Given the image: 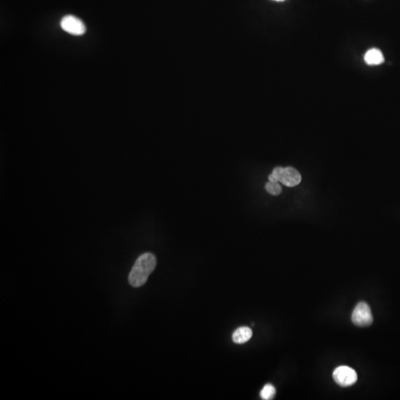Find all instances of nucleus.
Masks as SVG:
<instances>
[{
    "instance_id": "obj_1",
    "label": "nucleus",
    "mask_w": 400,
    "mask_h": 400,
    "mask_svg": "<svg viewBox=\"0 0 400 400\" xmlns=\"http://www.w3.org/2000/svg\"><path fill=\"white\" fill-rule=\"evenodd\" d=\"M156 258L151 253H145L138 257L128 276L130 285L139 288L146 284L148 276L154 271Z\"/></svg>"
},
{
    "instance_id": "obj_4",
    "label": "nucleus",
    "mask_w": 400,
    "mask_h": 400,
    "mask_svg": "<svg viewBox=\"0 0 400 400\" xmlns=\"http://www.w3.org/2000/svg\"><path fill=\"white\" fill-rule=\"evenodd\" d=\"M333 378L340 386H351L357 381V373L351 367L339 366L333 371Z\"/></svg>"
},
{
    "instance_id": "obj_2",
    "label": "nucleus",
    "mask_w": 400,
    "mask_h": 400,
    "mask_svg": "<svg viewBox=\"0 0 400 400\" xmlns=\"http://www.w3.org/2000/svg\"><path fill=\"white\" fill-rule=\"evenodd\" d=\"M268 179L275 183H283L287 187H295L301 183L302 176L299 171L292 167H276L273 170L272 173L268 176Z\"/></svg>"
},
{
    "instance_id": "obj_3",
    "label": "nucleus",
    "mask_w": 400,
    "mask_h": 400,
    "mask_svg": "<svg viewBox=\"0 0 400 400\" xmlns=\"http://www.w3.org/2000/svg\"><path fill=\"white\" fill-rule=\"evenodd\" d=\"M353 324L359 327L369 326L373 323V315L371 308L365 302L358 303L351 316Z\"/></svg>"
},
{
    "instance_id": "obj_8",
    "label": "nucleus",
    "mask_w": 400,
    "mask_h": 400,
    "mask_svg": "<svg viewBox=\"0 0 400 400\" xmlns=\"http://www.w3.org/2000/svg\"><path fill=\"white\" fill-rule=\"evenodd\" d=\"M275 394H276V388L271 384L266 385L260 391V396L262 399L265 400L273 399Z\"/></svg>"
},
{
    "instance_id": "obj_5",
    "label": "nucleus",
    "mask_w": 400,
    "mask_h": 400,
    "mask_svg": "<svg viewBox=\"0 0 400 400\" xmlns=\"http://www.w3.org/2000/svg\"><path fill=\"white\" fill-rule=\"evenodd\" d=\"M62 29L73 36H81L86 31V27L79 18L72 15H67L60 22Z\"/></svg>"
},
{
    "instance_id": "obj_9",
    "label": "nucleus",
    "mask_w": 400,
    "mask_h": 400,
    "mask_svg": "<svg viewBox=\"0 0 400 400\" xmlns=\"http://www.w3.org/2000/svg\"><path fill=\"white\" fill-rule=\"evenodd\" d=\"M266 190L267 192L273 196H279L282 193V188L278 183L269 181L266 183Z\"/></svg>"
},
{
    "instance_id": "obj_6",
    "label": "nucleus",
    "mask_w": 400,
    "mask_h": 400,
    "mask_svg": "<svg viewBox=\"0 0 400 400\" xmlns=\"http://www.w3.org/2000/svg\"><path fill=\"white\" fill-rule=\"evenodd\" d=\"M252 330L248 327H240L233 333V342L236 344H243L252 337Z\"/></svg>"
},
{
    "instance_id": "obj_7",
    "label": "nucleus",
    "mask_w": 400,
    "mask_h": 400,
    "mask_svg": "<svg viewBox=\"0 0 400 400\" xmlns=\"http://www.w3.org/2000/svg\"><path fill=\"white\" fill-rule=\"evenodd\" d=\"M365 62L369 66H378L384 62V56L379 49L368 50L364 56Z\"/></svg>"
},
{
    "instance_id": "obj_10",
    "label": "nucleus",
    "mask_w": 400,
    "mask_h": 400,
    "mask_svg": "<svg viewBox=\"0 0 400 400\" xmlns=\"http://www.w3.org/2000/svg\"><path fill=\"white\" fill-rule=\"evenodd\" d=\"M274 1H284V0H274Z\"/></svg>"
}]
</instances>
